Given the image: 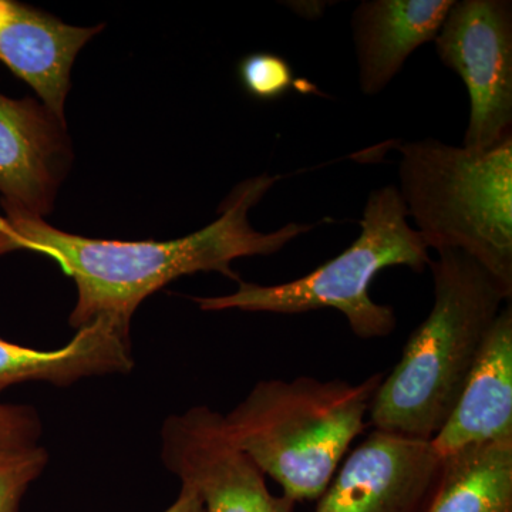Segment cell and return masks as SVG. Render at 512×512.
Segmentation results:
<instances>
[{
    "label": "cell",
    "mask_w": 512,
    "mask_h": 512,
    "mask_svg": "<svg viewBox=\"0 0 512 512\" xmlns=\"http://www.w3.org/2000/svg\"><path fill=\"white\" fill-rule=\"evenodd\" d=\"M278 177L259 175L239 183L222 202L218 220L173 241H110L80 237L57 229L46 218L3 208L0 256L35 251L53 259L77 288L70 326L79 330L106 319L130 328L131 319L148 296L184 275L220 272L239 281L232 262L269 256L313 224L289 222L274 232L256 231L249 211L274 187Z\"/></svg>",
    "instance_id": "6da1fadb"
},
{
    "label": "cell",
    "mask_w": 512,
    "mask_h": 512,
    "mask_svg": "<svg viewBox=\"0 0 512 512\" xmlns=\"http://www.w3.org/2000/svg\"><path fill=\"white\" fill-rule=\"evenodd\" d=\"M431 261L433 308L373 397V430L431 441L453 413L503 302L497 281L470 256L440 249Z\"/></svg>",
    "instance_id": "7a4b0ae2"
},
{
    "label": "cell",
    "mask_w": 512,
    "mask_h": 512,
    "mask_svg": "<svg viewBox=\"0 0 512 512\" xmlns=\"http://www.w3.org/2000/svg\"><path fill=\"white\" fill-rule=\"evenodd\" d=\"M383 373L360 383L299 376L271 379L224 416L235 446L293 503L318 501L363 433Z\"/></svg>",
    "instance_id": "3957f363"
},
{
    "label": "cell",
    "mask_w": 512,
    "mask_h": 512,
    "mask_svg": "<svg viewBox=\"0 0 512 512\" xmlns=\"http://www.w3.org/2000/svg\"><path fill=\"white\" fill-rule=\"evenodd\" d=\"M400 150V197L427 247L456 249L512 295V136L488 150L434 138Z\"/></svg>",
    "instance_id": "277c9868"
},
{
    "label": "cell",
    "mask_w": 512,
    "mask_h": 512,
    "mask_svg": "<svg viewBox=\"0 0 512 512\" xmlns=\"http://www.w3.org/2000/svg\"><path fill=\"white\" fill-rule=\"evenodd\" d=\"M431 261L429 247L410 225L399 190L387 185L370 192L356 241L311 274L279 285L238 281L231 295L194 298V302L205 312L238 309L299 315L336 309L357 338L383 339L396 330V313L392 306L370 298V285L384 269L407 266L421 274Z\"/></svg>",
    "instance_id": "5b68a950"
},
{
    "label": "cell",
    "mask_w": 512,
    "mask_h": 512,
    "mask_svg": "<svg viewBox=\"0 0 512 512\" xmlns=\"http://www.w3.org/2000/svg\"><path fill=\"white\" fill-rule=\"evenodd\" d=\"M434 42L470 96L463 147L488 150L512 136L510 0H454Z\"/></svg>",
    "instance_id": "8992f818"
},
{
    "label": "cell",
    "mask_w": 512,
    "mask_h": 512,
    "mask_svg": "<svg viewBox=\"0 0 512 512\" xmlns=\"http://www.w3.org/2000/svg\"><path fill=\"white\" fill-rule=\"evenodd\" d=\"M161 460L197 493L204 512H293L295 503L274 495L265 474L235 446L224 416L207 406L173 414L161 427Z\"/></svg>",
    "instance_id": "52a82bcc"
},
{
    "label": "cell",
    "mask_w": 512,
    "mask_h": 512,
    "mask_svg": "<svg viewBox=\"0 0 512 512\" xmlns=\"http://www.w3.org/2000/svg\"><path fill=\"white\" fill-rule=\"evenodd\" d=\"M443 458L431 441L372 430L338 468L315 512H427Z\"/></svg>",
    "instance_id": "ba28073f"
},
{
    "label": "cell",
    "mask_w": 512,
    "mask_h": 512,
    "mask_svg": "<svg viewBox=\"0 0 512 512\" xmlns=\"http://www.w3.org/2000/svg\"><path fill=\"white\" fill-rule=\"evenodd\" d=\"M74 151L66 119L36 97L0 93V200L46 218L72 171Z\"/></svg>",
    "instance_id": "9c48e42d"
},
{
    "label": "cell",
    "mask_w": 512,
    "mask_h": 512,
    "mask_svg": "<svg viewBox=\"0 0 512 512\" xmlns=\"http://www.w3.org/2000/svg\"><path fill=\"white\" fill-rule=\"evenodd\" d=\"M103 29L70 26L18 0H0V62L29 84L47 109L66 119L74 62Z\"/></svg>",
    "instance_id": "30bf717a"
},
{
    "label": "cell",
    "mask_w": 512,
    "mask_h": 512,
    "mask_svg": "<svg viewBox=\"0 0 512 512\" xmlns=\"http://www.w3.org/2000/svg\"><path fill=\"white\" fill-rule=\"evenodd\" d=\"M503 439H512L511 303L495 318L453 413L431 443L446 457Z\"/></svg>",
    "instance_id": "8fae6325"
},
{
    "label": "cell",
    "mask_w": 512,
    "mask_h": 512,
    "mask_svg": "<svg viewBox=\"0 0 512 512\" xmlns=\"http://www.w3.org/2000/svg\"><path fill=\"white\" fill-rule=\"evenodd\" d=\"M454 0H363L352 18L359 87L383 92L420 46L434 42Z\"/></svg>",
    "instance_id": "7c38bea8"
},
{
    "label": "cell",
    "mask_w": 512,
    "mask_h": 512,
    "mask_svg": "<svg viewBox=\"0 0 512 512\" xmlns=\"http://www.w3.org/2000/svg\"><path fill=\"white\" fill-rule=\"evenodd\" d=\"M128 329L99 319L55 350L25 348L0 338V393L26 382L70 386L86 377L126 375L134 367Z\"/></svg>",
    "instance_id": "4fadbf2b"
},
{
    "label": "cell",
    "mask_w": 512,
    "mask_h": 512,
    "mask_svg": "<svg viewBox=\"0 0 512 512\" xmlns=\"http://www.w3.org/2000/svg\"><path fill=\"white\" fill-rule=\"evenodd\" d=\"M427 512H512V439L448 454Z\"/></svg>",
    "instance_id": "5bb4252c"
},
{
    "label": "cell",
    "mask_w": 512,
    "mask_h": 512,
    "mask_svg": "<svg viewBox=\"0 0 512 512\" xmlns=\"http://www.w3.org/2000/svg\"><path fill=\"white\" fill-rule=\"evenodd\" d=\"M239 82L256 100L282 99L292 89L313 92V84L296 79L291 63L272 52H256L245 56L238 66Z\"/></svg>",
    "instance_id": "9a60e30c"
},
{
    "label": "cell",
    "mask_w": 512,
    "mask_h": 512,
    "mask_svg": "<svg viewBox=\"0 0 512 512\" xmlns=\"http://www.w3.org/2000/svg\"><path fill=\"white\" fill-rule=\"evenodd\" d=\"M49 461L46 448L37 446L20 453L0 454V512H19L29 485Z\"/></svg>",
    "instance_id": "2e32d148"
},
{
    "label": "cell",
    "mask_w": 512,
    "mask_h": 512,
    "mask_svg": "<svg viewBox=\"0 0 512 512\" xmlns=\"http://www.w3.org/2000/svg\"><path fill=\"white\" fill-rule=\"evenodd\" d=\"M42 421L32 406L0 403V454L39 446Z\"/></svg>",
    "instance_id": "e0dca14e"
},
{
    "label": "cell",
    "mask_w": 512,
    "mask_h": 512,
    "mask_svg": "<svg viewBox=\"0 0 512 512\" xmlns=\"http://www.w3.org/2000/svg\"><path fill=\"white\" fill-rule=\"evenodd\" d=\"M164 512H204V505L192 488L181 485L177 500Z\"/></svg>",
    "instance_id": "ac0fdd59"
}]
</instances>
